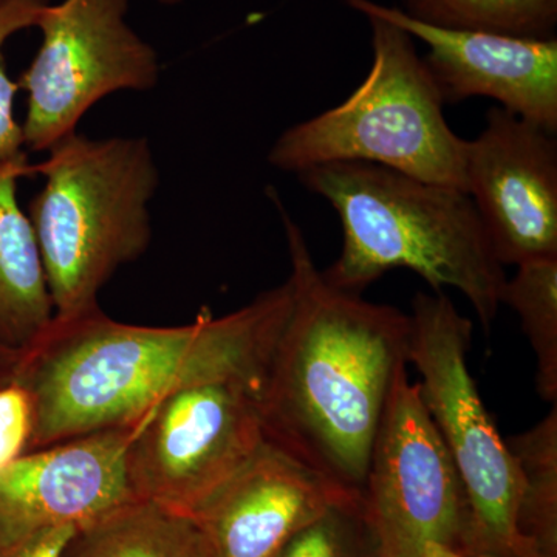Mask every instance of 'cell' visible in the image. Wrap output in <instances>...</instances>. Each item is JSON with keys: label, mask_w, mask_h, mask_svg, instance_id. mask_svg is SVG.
Instances as JSON below:
<instances>
[{"label": "cell", "mask_w": 557, "mask_h": 557, "mask_svg": "<svg viewBox=\"0 0 557 557\" xmlns=\"http://www.w3.org/2000/svg\"><path fill=\"white\" fill-rule=\"evenodd\" d=\"M287 239L292 306L278 333L260 412L269 442L361 493L398 370L409 364L410 317L325 281L274 189Z\"/></svg>", "instance_id": "1"}, {"label": "cell", "mask_w": 557, "mask_h": 557, "mask_svg": "<svg viewBox=\"0 0 557 557\" xmlns=\"http://www.w3.org/2000/svg\"><path fill=\"white\" fill-rule=\"evenodd\" d=\"M289 306L285 281L233 313L201 310L180 327L123 324L101 309L53 318L16 373L33 403L30 450L132 426L172 392L200 381L263 383Z\"/></svg>", "instance_id": "2"}, {"label": "cell", "mask_w": 557, "mask_h": 557, "mask_svg": "<svg viewBox=\"0 0 557 557\" xmlns=\"http://www.w3.org/2000/svg\"><path fill=\"white\" fill-rule=\"evenodd\" d=\"M300 183L338 214L343 248L325 281L361 295L387 271L408 269L434 292L456 288L490 333L507 276L463 189L362 161L300 172Z\"/></svg>", "instance_id": "3"}, {"label": "cell", "mask_w": 557, "mask_h": 557, "mask_svg": "<svg viewBox=\"0 0 557 557\" xmlns=\"http://www.w3.org/2000/svg\"><path fill=\"white\" fill-rule=\"evenodd\" d=\"M36 164L44 186L30 218L49 282L54 319L100 309L116 271L148 251L150 203L160 170L148 138L69 135Z\"/></svg>", "instance_id": "4"}, {"label": "cell", "mask_w": 557, "mask_h": 557, "mask_svg": "<svg viewBox=\"0 0 557 557\" xmlns=\"http://www.w3.org/2000/svg\"><path fill=\"white\" fill-rule=\"evenodd\" d=\"M366 17L373 51L368 78L336 108L285 131L267 160L295 175L362 161L465 190L468 141L450 129L445 102L413 39L392 22Z\"/></svg>", "instance_id": "5"}, {"label": "cell", "mask_w": 557, "mask_h": 557, "mask_svg": "<svg viewBox=\"0 0 557 557\" xmlns=\"http://www.w3.org/2000/svg\"><path fill=\"white\" fill-rule=\"evenodd\" d=\"M409 362L467 493L469 555L533 557L518 531V461L498 434L468 366L472 324L443 292L417 293Z\"/></svg>", "instance_id": "6"}, {"label": "cell", "mask_w": 557, "mask_h": 557, "mask_svg": "<svg viewBox=\"0 0 557 557\" xmlns=\"http://www.w3.org/2000/svg\"><path fill=\"white\" fill-rule=\"evenodd\" d=\"M129 0H62L40 11L42 40L22 73L27 152H44L78 132L97 102L116 91H146L160 79L156 49L127 22Z\"/></svg>", "instance_id": "7"}, {"label": "cell", "mask_w": 557, "mask_h": 557, "mask_svg": "<svg viewBox=\"0 0 557 557\" xmlns=\"http://www.w3.org/2000/svg\"><path fill=\"white\" fill-rule=\"evenodd\" d=\"M260 388L245 376L200 381L150 409L127 450L138 500L193 516L265 442Z\"/></svg>", "instance_id": "8"}, {"label": "cell", "mask_w": 557, "mask_h": 557, "mask_svg": "<svg viewBox=\"0 0 557 557\" xmlns=\"http://www.w3.org/2000/svg\"><path fill=\"white\" fill-rule=\"evenodd\" d=\"M361 496L384 557H421L429 542L469 555L467 493L408 366L392 384Z\"/></svg>", "instance_id": "9"}, {"label": "cell", "mask_w": 557, "mask_h": 557, "mask_svg": "<svg viewBox=\"0 0 557 557\" xmlns=\"http://www.w3.org/2000/svg\"><path fill=\"white\" fill-rule=\"evenodd\" d=\"M555 135L493 108L468 141L465 190L504 267L557 258Z\"/></svg>", "instance_id": "10"}, {"label": "cell", "mask_w": 557, "mask_h": 557, "mask_svg": "<svg viewBox=\"0 0 557 557\" xmlns=\"http://www.w3.org/2000/svg\"><path fill=\"white\" fill-rule=\"evenodd\" d=\"M364 16H379L426 44L424 64L443 102L472 97L496 100L502 109L542 129L557 132V38H518L456 30L413 20L395 7L346 0Z\"/></svg>", "instance_id": "11"}, {"label": "cell", "mask_w": 557, "mask_h": 557, "mask_svg": "<svg viewBox=\"0 0 557 557\" xmlns=\"http://www.w3.org/2000/svg\"><path fill=\"white\" fill-rule=\"evenodd\" d=\"M138 423L30 450L0 469V544L44 528H81L137 502L127 450Z\"/></svg>", "instance_id": "12"}, {"label": "cell", "mask_w": 557, "mask_h": 557, "mask_svg": "<svg viewBox=\"0 0 557 557\" xmlns=\"http://www.w3.org/2000/svg\"><path fill=\"white\" fill-rule=\"evenodd\" d=\"M350 493L265 438L190 518L209 557H276L300 528Z\"/></svg>", "instance_id": "13"}, {"label": "cell", "mask_w": 557, "mask_h": 557, "mask_svg": "<svg viewBox=\"0 0 557 557\" xmlns=\"http://www.w3.org/2000/svg\"><path fill=\"white\" fill-rule=\"evenodd\" d=\"M36 175L24 159L0 166V346L30 350L54 318L35 231L21 207V180Z\"/></svg>", "instance_id": "14"}, {"label": "cell", "mask_w": 557, "mask_h": 557, "mask_svg": "<svg viewBox=\"0 0 557 557\" xmlns=\"http://www.w3.org/2000/svg\"><path fill=\"white\" fill-rule=\"evenodd\" d=\"M60 557H209L190 516L137 500L78 528Z\"/></svg>", "instance_id": "15"}, {"label": "cell", "mask_w": 557, "mask_h": 557, "mask_svg": "<svg viewBox=\"0 0 557 557\" xmlns=\"http://www.w3.org/2000/svg\"><path fill=\"white\" fill-rule=\"evenodd\" d=\"M507 445L520 472V537L533 557H557V403Z\"/></svg>", "instance_id": "16"}, {"label": "cell", "mask_w": 557, "mask_h": 557, "mask_svg": "<svg viewBox=\"0 0 557 557\" xmlns=\"http://www.w3.org/2000/svg\"><path fill=\"white\" fill-rule=\"evenodd\" d=\"M502 304L519 314L534 355L536 387L544 401L557 403V258L518 265L507 278Z\"/></svg>", "instance_id": "17"}, {"label": "cell", "mask_w": 557, "mask_h": 557, "mask_svg": "<svg viewBox=\"0 0 557 557\" xmlns=\"http://www.w3.org/2000/svg\"><path fill=\"white\" fill-rule=\"evenodd\" d=\"M413 20L518 38H555L557 0H405Z\"/></svg>", "instance_id": "18"}, {"label": "cell", "mask_w": 557, "mask_h": 557, "mask_svg": "<svg viewBox=\"0 0 557 557\" xmlns=\"http://www.w3.org/2000/svg\"><path fill=\"white\" fill-rule=\"evenodd\" d=\"M276 557H384L361 493L330 504L300 528Z\"/></svg>", "instance_id": "19"}, {"label": "cell", "mask_w": 557, "mask_h": 557, "mask_svg": "<svg viewBox=\"0 0 557 557\" xmlns=\"http://www.w3.org/2000/svg\"><path fill=\"white\" fill-rule=\"evenodd\" d=\"M50 0H7L0 5V166L28 157L22 123L14 115L20 84L10 78L5 46L14 35L35 27L40 11Z\"/></svg>", "instance_id": "20"}, {"label": "cell", "mask_w": 557, "mask_h": 557, "mask_svg": "<svg viewBox=\"0 0 557 557\" xmlns=\"http://www.w3.org/2000/svg\"><path fill=\"white\" fill-rule=\"evenodd\" d=\"M33 421L27 388L16 380L0 384V469L30 453Z\"/></svg>", "instance_id": "21"}, {"label": "cell", "mask_w": 557, "mask_h": 557, "mask_svg": "<svg viewBox=\"0 0 557 557\" xmlns=\"http://www.w3.org/2000/svg\"><path fill=\"white\" fill-rule=\"evenodd\" d=\"M76 527H51L0 544V557H60Z\"/></svg>", "instance_id": "22"}, {"label": "cell", "mask_w": 557, "mask_h": 557, "mask_svg": "<svg viewBox=\"0 0 557 557\" xmlns=\"http://www.w3.org/2000/svg\"><path fill=\"white\" fill-rule=\"evenodd\" d=\"M22 357L24 354L0 346V384L16 380Z\"/></svg>", "instance_id": "23"}, {"label": "cell", "mask_w": 557, "mask_h": 557, "mask_svg": "<svg viewBox=\"0 0 557 557\" xmlns=\"http://www.w3.org/2000/svg\"><path fill=\"white\" fill-rule=\"evenodd\" d=\"M421 557H486V556L465 555V553H460V552H457V549L446 547V545L435 544V542H429V544L424 545L423 553H421Z\"/></svg>", "instance_id": "24"}, {"label": "cell", "mask_w": 557, "mask_h": 557, "mask_svg": "<svg viewBox=\"0 0 557 557\" xmlns=\"http://www.w3.org/2000/svg\"><path fill=\"white\" fill-rule=\"evenodd\" d=\"M160 3H164V5H175V3L182 2V0H159Z\"/></svg>", "instance_id": "25"}, {"label": "cell", "mask_w": 557, "mask_h": 557, "mask_svg": "<svg viewBox=\"0 0 557 557\" xmlns=\"http://www.w3.org/2000/svg\"><path fill=\"white\" fill-rule=\"evenodd\" d=\"M7 0H0V5H2V3H5Z\"/></svg>", "instance_id": "26"}]
</instances>
